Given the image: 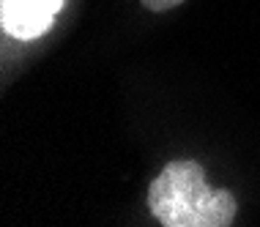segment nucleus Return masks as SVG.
<instances>
[{
	"instance_id": "f257e3e1",
	"label": "nucleus",
	"mask_w": 260,
	"mask_h": 227,
	"mask_svg": "<svg viewBox=\"0 0 260 227\" xmlns=\"http://www.w3.org/2000/svg\"><path fill=\"white\" fill-rule=\"evenodd\" d=\"M66 0H0V27L17 41H33L52 30Z\"/></svg>"
},
{
	"instance_id": "f03ea898",
	"label": "nucleus",
	"mask_w": 260,
	"mask_h": 227,
	"mask_svg": "<svg viewBox=\"0 0 260 227\" xmlns=\"http://www.w3.org/2000/svg\"><path fill=\"white\" fill-rule=\"evenodd\" d=\"M214 227H228L236 222L238 214V200L233 197V191L228 189H214Z\"/></svg>"
},
{
	"instance_id": "7ed1b4c3",
	"label": "nucleus",
	"mask_w": 260,
	"mask_h": 227,
	"mask_svg": "<svg viewBox=\"0 0 260 227\" xmlns=\"http://www.w3.org/2000/svg\"><path fill=\"white\" fill-rule=\"evenodd\" d=\"M140 3H143L148 11H153V14H165V11L175 9V6H181L184 0H140Z\"/></svg>"
}]
</instances>
